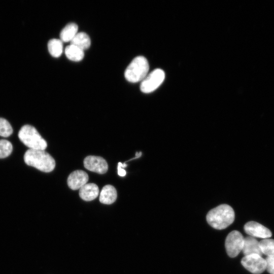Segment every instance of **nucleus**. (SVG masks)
I'll list each match as a JSON object with an SVG mask.
<instances>
[{"instance_id":"1","label":"nucleus","mask_w":274,"mask_h":274,"mask_svg":"<svg viewBox=\"0 0 274 274\" xmlns=\"http://www.w3.org/2000/svg\"><path fill=\"white\" fill-rule=\"evenodd\" d=\"M234 218L233 209L227 204H222L212 209L206 216L209 224L218 230L227 227L233 223Z\"/></svg>"},{"instance_id":"2","label":"nucleus","mask_w":274,"mask_h":274,"mask_svg":"<svg viewBox=\"0 0 274 274\" xmlns=\"http://www.w3.org/2000/svg\"><path fill=\"white\" fill-rule=\"evenodd\" d=\"M25 163L45 173L52 172L55 166L54 159L45 150L28 149L24 155Z\"/></svg>"},{"instance_id":"3","label":"nucleus","mask_w":274,"mask_h":274,"mask_svg":"<svg viewBox=\"0 0 274 274\" xmlns=\"http://www.w3.org/2000/svg\"><path fill=\"white\" fill-rule=\"evenodd\" d=\"M20 140L29 149L45 150L47 147L46 141L32 126L25 125L18 134Z\"/></svg>"},{"instance_id":"4","label":"nucleus","mask_w":274,"mask_h":274,"mask_svg":"<svg viewBox=\"0 0 274 274\" xmlns=\"http://www.w3.org/2000/svg\"><path fill=\"white\" fill-rule=\"evenodd\" d=\"M149 65L147 59L143 56L135 57L128 65L124 72L125 79L130 82L142 81L147 75Z\"/></svg>"},{"instance_id":"5","label":"nucleus","mask_w":274,"mask_h":274,"mask_svg":"<svg viewBox=\"0 0 274 274\" xmlns=\"http://www.w3.org/2000/svg\"><path fill=\"white\" fill-rule=\"evenodd\" d=\"M164 78L165 73L163 70L160 68L153 70L142 81L141 91L145 93L154 91L162 83Z\"/></svg>"},{"instance_id":"6","label":"nucleus","mask_w":274,"mask_h":274,"mask_svg":"<svg viewBox=\"0 0 274 274\" xmlns=\"http://www.w3.org/2000/svg\"><path fill=\"white\" fill-rule=\"evenodd\" d=\"M244 243V237L241 232L237 230L230 232L227 236L225 247L228 256L233 258L237 256L242 251Z\"/></svg>"},{"instance_id":"7","label":"nucleus","mask_w":274,"mask_h":274,"mask_svg":"<svg viewBox=\"0 0 274 274\" xmlns=\"http://www.w3.org/2000/svg\"><path fill=\"white\" fill-rule=\"evenodd\" d=\"M242 265L254 274H260L266 269V261L261 256L252 254L245 256L241 260Z\"/></svg>"},{"instance_id":"8","label":"nucleus","mask_w":274,"mask_h":274,"mask_svg":"<svg viewBox=\"0 0 274 274\" xmlns=\"http://www.w3.org/2000/svg\"><path fill=\"white\" fill-rule=\"evenodd\" d=\"M84 165L87 169L99 174L106 173L108 169L107 161L100 156H87L84 160Z\"/></svg>"},{"instance_id":"9","label":"nucleus","mask_w":274,"mask_h":274,"mask_svg":"<svg viewBox=\"0 0 274 274\" xmlns=\"http://www.w3.org/2000/svg\"><path fill=\"white\" fill-rule=\"evenodd\" d=\"M244 230L247 234L254 237L265 239L271 237L272 235L269 229L255 221H250L246 223Z\"/></svg>"},{"instance_id":"10","label":"nucleus","mask_w":274,"mask_h":274,"mask_svg":"<svg viewBox=\"0 0 274 274\" xmlns=\"http://www.w3.org/2000/svg\"><path fill=\"white\" fill-rule=\"evenodd\" d=\"M89 179L88 174L82 170L73 172L68 177L67 182L68 186L72 190L80 189L87 184Z\"/></svg>"},{"instance_id":"11","label":"nucleus","mask_w":274,"mask_h":274,"mask_svg":"<svg viewBox=\"0 0 274 274\" xmlns=\"http://www.w3.org/2000/svg\"><path fill=\"white\" fill-rule=\"evenodd\" d=\"M242 252L245 256L257 254L262 256L259 242L254 237L249 236L244 238V243Z\"/></svg>"},{"instance_id":"12","label":"nucleus","mask_w":274,"mask_h":274,"mask_svg":"<svg viewBox=\"0 0 274 274\" xmlns=\"http://www.w3.org/2000/svg\"><path fill=\"white\" fill-rule=\"evenodd\" d=\"M99 194V189L94 183H87L79 190L80 197L86 201L96 198Z\"/></svg>"},{"instance_id":"13","label":"nucleus","mask_w":274,"mask_h":274,"mask_svg":"<svg viewBox=\"0 0 274 274\" xmlns=\"http://www.w3.org/2000/svg\"><path fill=\"white\" fill-rule=\"evenodd\" d=\"M117 193L115 188L111 185L105 186L100 193L99 201L104 204L114 203L117 199Z\"/></svg>"},{"instance_id":"14","label":"nucleus","mask_w":274,"mask_h":274,"mask_svg":"<svg viewBox=\"0 0 274 274\" xmlns=\"http://www.w3.org/2000/svg\"><path fill=\"white\" fill-rule=\"evenodd\" d=\"M78 26L75 23L67 24L60 33V40L62 42H71L78 33Z\"/></svg>"},{"instance_id":"15","label":"nucleus","mask_w":274,"mask_h":274,"mask_svg":"<svg viewBox=\"0 0 274 274\" xmlns=\"http://www.w3.org/2000/svg\"><path fill=\"white\" fill-rule=\"evenodd\" d=\"M70 44L75 45L83 50L88 49L91 45V40L88 35L84 32H78Z\"/></svg>"},{"instance_id":"16","label":"nucleus","mask_w":274,"mask_h":274,"mask_svg":"<svg viewBox=\"0 0 274 274\" xmlns=\"http://www.w3.org/2000/svg\"><path fill=\"white\" fill-rule=\"evenodd\" d=\"M64 52L66 57L74 61H81L84 56V50L72 44L66 47Z\"/></svg>"},{"instance_id":"17","label":"nucleus","mask_w":274,"mask_h":274,"mask_svg":"<svg viewBox=\"0 0 274 274\" xmlns=\"http://www.w3.org/2000/svg\"><path fill=\"white\" fill-rule=\"evenodd\" d=\"M48 49L52 56L58 57L63 51L62 42L60 39H52L48 42Z\"/></svg>"},{"instance_id":"18","label":"nucleus","mask_w":274,"mask_h":274,"mask_svg":"<svg viewBox=\"0 0 274 274\" xmlns=\"http://www.w3.org/2000/svg\"><path fill=\"white\" fill-rule=\"evenodd\" d=\"M260 247L263 254L269 256H274V239L265 238L259 242Z\"/></svg>"},{"instance_id":"19","label":"nucleus","mask_w":274,"mask_h":274,"mask_svg":"<svg viewBox=\"0 0 274 274\" xmlns=\"http://www.w3.org/2000/svg\"><path fill=\"white\" fill-rule=\"evenodd\" d=\"M12 144L6 140H0V158H5L9 156L12 152Z\"/></svg>"},{"instance_id":"20","label":"nucleus","mask_w":274,"mask_h":274,"mask_svg":"<svg viewBox=\"0 0 274 274\" xmlns=\"http://www.w3.org/2000/svg\"><path fill=\"white\" fill-rule=\"evenodd\" d=\"M13 133V128L10 123L5 119L0 118V136L7 138Z\"/></svg>"},{"instance_id":"21","label":"nucleus","mask_w":274,"mask_h":274,"mask_svg":"<svg viewBox=\"0 0 274 274\" xmlns=\"http://www.w3.org/2000/svg\"><path fill=\"white\" fill-rule=\"evenodd\" d=\"M266 261V269L270 274H274V256H267Z\"/></svg>"},{"instance_id":"22","label":"nucleus","mask_w":274,"mask_h":274,"mask_svg":"<svg viewBox=\"0 0 274 274\" xmlns=\"http://www.w3.org/2000/svg\"><path fill=\"white\" fill-rule=\"evenodd\" d=\"M117 168H118V174L119 176L121 177H124L126 175V170L121 166L119 162L118 163Z\"/></svg>"},{"instance_id":"23","label":"nucleus","mask_w":274,"mask_h":274,"mask_svg":"<svg viewBox=\"0 0 274 274\" xmlns=\"http://www.w3.org/2000/svg\"><path fill=\"white\" fill-rule=\"evenodd\" d=\"M142 152H136L135 153V158H133L132 159H129V160L128 161H130V160H131L132 159H136V158H139L140 157H141V156L142 155Z\"/></svg>"}]
</instances>
